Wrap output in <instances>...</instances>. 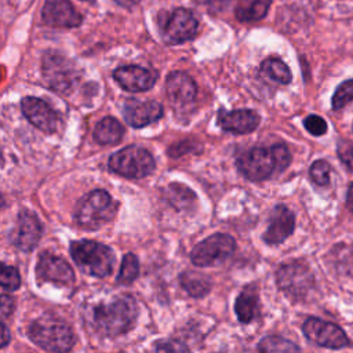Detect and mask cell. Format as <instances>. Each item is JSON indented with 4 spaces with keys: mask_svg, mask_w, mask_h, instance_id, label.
<instances>
[{
    "mask_svg": "<svg viewBox=\"0 0 353 353\" xmlns=\"http://www.w3.org/2000/svg\"><path fill=\"white\" fill-rule=\"evenodd\" d=\"M181 285L188 291L189 295L200 298L208 294L211 290V281L205 274L196 272H183L179 277Z\"/></svg>",
    "mask_w": 353,
    "mask_h": 353,
    "instance_id": "25",
    "label": "cell"
},
{
    "mask_svg": "<svg viewBox=\"0 0 353 353\" xmlns=\"http://www.w3.org/2000/svg\"><path fill=\"white\" fill-rule=\"evenodd\" d=\"M330 174H331L330 164L324 160H316L309 170L310 179L317 186H327L330 183Z\"/></svg>",
    "mask_w": 353,
    "mask_h": 353,
    "instance_id": "30",
    "label": "cell"
},
{
    "mask_svg": "<svg viewBox=\"0 0 353 353\" xmlns=\"http://www.w3.org/2000/svg\"><path fill=\"white\" fill-rule=\"evenodd\" d=\"M290 163L288 148L277 143L270 148L258 146L245 150L237 159V168L250 181H263L284 171Z\"/></svg>",
    "mask_w": 353,
    "mask_h": 353,
    "instance_id": "1",
    "label": "cell"
},
{
    "mask_svg": "<svg viewBox=\"0 0 353 353\" xmlns=\"http://www.w3.org/2000/svg\"><path fill=\"white\" fill-rule=\"evenodd\" d=\"M236 248L234 239L225 233H215L194 245L190 259L197 266H215L226 261Z\"/></svg>",
    "mask_w": 353,
    "mask_h": 353,
    "instance_id": "10",
    "label": "cell"
},
{
    "mask_svg": "<svg viewBox=\"0 0 353 353\" xmlns=\"http://www.w3.org/2000/svg\"><path fill=\"white\" fill-rule=\"evenodd\" d=\"M159 29L167 44H181L197 34L199 22L192 11L176 8L159 17Z\"/></svg>",
    "mask_w": 353,
    "mask_h": 353,
    "instance_id": "8",
    "label": "cell"
},
{
    "mask_svg": "<svg viewBox=\"0 0 353 353\" xmlns=\"http://www.w3.org/2000/svg\"><path fill=\"white\" fill-rule=\"evenodd\" d=\"M117 211V203L102 189H95L80 199L74 211V221L84 229H98L110 222Z\"/></svg>",
    "mask_w": 353,
    "mask_h": 353,
    "instance_id": "3",
    "label": "cell"
},
{
    "mask_svg": "<svg viewBox=\"0 0 353 353\" xmlns=\"http://www.w3.org/2000/svg\"><path fill=\"white\" fill-rule=\"evenodd\" d=\"M29 338L47 352H68L74 345L72 328L62 320L41 317L33 321L28 330Z\"/></svg>",
    "mask_w": 353,
    "mask_h": 353,
    "instance_id": "5",
    "label": "cell"
},
{
    "mask_svg": "<svg viewBox=\"0 0 353 353\" xmlns=\"http://www.w3.org/2000/svg\"><path fill=\"white\" fill-rule=\"evenodd\" d=\"M295 229V215L285 205H276L270 215V222L263 233V241L273 245L283 243Z\"/></svg>",
    "mask_w": 353,
    "mask_h": 353,
    "instance_id": "17",
    "label": "cell"
},
{
    "mask_svg": "<svg viewBox=\"0 0 353 353\" xmlns=\"http://www.w3.org/2000/svg\"><path fill=\"white\" fill-rule=\"evenodd\" d=\"M302 331L312 343L321 347L341 349L349 345V338L339 325L317 317H309L303 323Z\"/></svg>",
    "mask_w": 353,
    "mask_h": 353,
    "instance_id": "11",
    "label": "cell"
},
{
    "mask_svg": "<svg viewBox=\"0 0 353 353\" xmlns=\"http://www.w3.org/2000/svg\"><path fill=\"white\" fill-rule=\"evenodd\" d=\"M261 72L265 76H268L270 80L277 81L280 84H288L292 79V74L288 66L277 58H269L263 61L261 65Z\"/></svg>",
    "mask_w": 353,
    "mask_h": 353,
    "instance_id": "26",
    "label": "cell"
},
{
    "mask_svg": "<svg viewBox=\"0 0 353 353\" xmlns=\"http://www.w3.org/2000/svg\"><path fill=\"white\" fill-rule=\"evenodd\" d=\"M70 255L77 266L95 277H105L112 273L114 265L113 251L94 240H77L70 244Z\"/></svg>",
    "mask_w": 353,
    "mask_h": 353,
    "instance_id": "4",
    "label": "cell"
},
{
    "mask_svg": "<svg viewBox=\"0 0 353 353\" xmlns=\"http://www.w3.org/2000/svg\"><path fill=\"white\" fill-rule=\"evenodd\" d=\"M346 207L353 212V182L349 185L347 188V193H346Z\"/></svg>",
    "mask_w": 353,
    "mask_h": 353,
    "instance_id": "36",
    "label": "cell"
},
{
    "mask_svg": "<svg viewBox=\"0 0 353 353\" xmlns=\"http://www.w3.org/2000/svg\"><path fill=\"white\" fill-rule=\"evenodd\" d=\"M216 119L223 131L233 134H248L254 131L261 121L259 114L251 109H236L232 112L219 109Z\"/></svg>",
    "mask_w": 353,
    "mask_h": 353,
    "instance_id": "18",
    "label": "cell"
},
{
    "mask_svg": "<svg viewBox=\"0 0 353 353\" xmlns=\"http://www.w3.org/2000/svg\"><path fill=\"white\" fill-rule=\"evenodd\" d=\"M21 285V277L14 266H1V287L8 291H15Z\"/></svg>",
    "mask_w": 353,
    "mask_h": 353,
    "instance_id": "31",
    "label": "cell"
},
{
    "mask_svg": "<svg viewBox=\"0 0 353 353\" xmlns=\"http://www.w3.org/2000/svg\"><path fill=\"white\" fill-rule=\"evenodd\" d=\"M165 92L168 99L178 105H188L197 94V87L193 79L185 72H171L165 80Z\"/></svg>",
    "mask_w": 353,
    "mask_h": 353,
    "instance_id": "20",
    "label": "cell"
},
{
    "mask_svg": "<svg viewBox=\"0 0 353 353\" xmlns=\"http://www.w3.org/2000/svg\"><path fill=\"white\" fill-rule=\"evenodd\" d=\"M138 317V305L131 295H123L110 303L94 309L92 324L105 336H117L130 331Z\"/></svg>",
    "mask_w": 353,
    "mask_h": 353,
    "instance_id": "2",
    "label": "cell"
},
{
    "mask_svg": "<svg viewBox=\"0 0 353 353\" xmlns=\"http://www.w3.org/2000/svg\"><path fill=\"white\" fill-rule=\"evenodd\" d=\"M336 152H338V156H339L341 161H342L350 171H353V142L341 141V143H338Z\"/></svg>",
    "mask_w": 353,
    "mask_h": 353,
    "instance_id": "33",
    "label": "cell"
},
{
    "mask_svg": "<svg viewBox=\"0 0 353 353\" xmlns=\"http://www.w3.org/2000/svg\"><path fill=\"white\" fill-rule=\"evenodd\" d=\"M352 101H353V79L346 80L338 85V88L332 95L331 105L334 110H341Z\"/></svg>",
    "mask_w": 353,
    "mask_h": 353,
    "instance_id": "29",
    "label": "cell"
},
{
    "mask_svg": "<svg viewBox=\"0 0 353 353\" xmlns=\"http://www.w3.org/2000/svg\"><path fill=\"white\" fill-rule=\"evenodd\" d=\"M84 1H87V0H84Z\"/></svg>",
    "mask_w": 353,
    "mask_h": 353,
    "instance_id": "39",
    "label": "cell"
},
{
    "mask_svg": "<svg viewBox=\"0 0 353 353\" xmlns=\"http://www.w3.org/2000/svg\"><path fill=\"white\" fill-rule=\"evenodd\" d=\"M109 170L125 178H143L154 170V159L150 152L137 146H125L113 153L108 161Z\"/></svg>",
    "mask_w": 353,
    "mask_h": 353,
    "instance_id": "7",
    "label": "cell"
},
{
    "mask_svg": "<svg viewBox=\"0 0 353 353\" xmlns=\"http://www.w3.org/2000/svg\"><path fill=\"white\" fill-rule=\"evenodd\" d=\"M41 72L47 87L61 94L70 92L79 80L74 63L57 51H47L43 55Z\"/></svg>",
    "mask_w": 353,
    "mask_h": 353,
    "instance_id": "6",
    "label": "cell"
},
{
    "mask_svg": "<svg viewBox=\"0 0 353 353\" xmlns=\"http://www.w3.org/2000/svg\"><path fill=\"white\" fill-rule=\"evenodd\" d=\"M276 281L280 290L294 299H303L314 287V277L307 265L302 262H290L279 268Z\"/></svg>",
    "mask_w": 353,
    "mask_h": 353,
    "instance_id": "9",
    "label": "cell"
},
{
    "mask_svg": "<svg viewBox=\"0 0 353 353\" xmlns=\"http://www.w3.org/2000/svg\"><path fill=\"white\" fill-rule=\"evenodd\" d=\"M258 350H261V352H298L299 346L291 341L281 338V336L270 335V336L263 338L259 342Z\"/></svg>",
    "mask_w": 353,
    "mask_h": 353,
    "instance_id": "28",
    "label": "cell"
},
{
    "mask_svg": "<svg viewBox=\"0 0 353 353\" xmlns=\"http://www.w3.org/2000/svg\"><path fill=\"white\" fill-rule=\"evenodd\" d=\"M303 125L305 128L307 130V132H310L312 135H316V137H320V135H324L327 132V121L317 116V114H310L307 116L305 120H303Z\"/></svg>",
    "mask_w": 353,
    "mask_h": 353,
    "instance_id": "32",
    "label": "cell"
},
{
    "mask_svg": "<svg viewBox=\"0 0 353 353\" xmlns=\"http://www.w3.org/2000/svg\"><path fill=\"white\" fill-rule=\"evenodd\" d=\"M124 134L123 125L114 117H103L94 130V139L101 145H116Z\"/></svg>",
    "mask_w": 353,
    "mask_h": 353,
    "instance_id": "22",
    "label": "cell"
},
{
    "mask_svg": "<svg viewBox=\"0 0 353 353\" xmlns=\"http://www.w3.org/2000/svg\"><path fill=\"white\" fill-rule=\"evenodd\" d=\"M36 274L40 281H51L61 285H69L74 280L72 266L61 256L50 252H41L36 266Z\"/></svg>",
    "mask_w": 353,
    "mask_h": 353,
    "instance_id": "13",
    "label": "cell"
},
{
    "mask_svg": "<svg viewBox=\"0 0 353 353\" xmlns=\"http://www.w3.org/2000/svg\"><path fill=\"white\" fill-rule=\"evenodd\" d=\"M41 18L46 25L55 28H76L81 23V15L69 0H47Z\"/></svg>",
    "mask_w": 353,
    "mask_h": 353,
    "instance_id": "16",
    "label": "cell"
},
{
    "mask_svg": "<svg viewBox=\"0 0 353 353\" xmlns=\"http://www.w3.org/2000/svg\"><path fill=\"white\" fill-rule=\"evenodd\" d=\"M197 150H199V145L196 142H190V141H182V142H178L168 148V153L172 157H179V156L185 154L186 152L190 153V152H197Z\"/></svg>",
    "mask_w": 353,
    "mask_h": 353,
    "instance_id": "34",
    "label": "cell"
},
{
    "mask_svg": "<svg viewBox=\"0 0 353 353\" xmlns=\"http://www.w3.org/2000/svg\"><path fill=\"white\" fill-rule=\"evenodd\" d=\"M8 341H10V332H8L7 325L3 323L1 324V346L6 347L8 345Z\"/></svg>",
    "mask_w": 353,
    "mask_h": 353,
    "instance_id": "37",
    "label": "cell"
},
{
    "mask_svg": "<svg viewBox=\"0 0 353 353\" xmlns=\"http://www.w3.org/2000/svg\"><path fill=\"white\" fill-rule=\"evenodd\" d=\"M167 201L176 210H188L196 201L194 192L182 183H170L165 190Z\"/></svg>",
    "mask_w": 353,
    "mask_h": 353,
    "instance_id": "24",
    "label": "cell"
},
{
    "mask_svg": "<svg viewBox=\"0 0 353 353\" xmlns=\"http://www.w3.org/2000/svg\"><path fill=\"white\" fill-rule=\"evenodd\" d=\"M138 273H139L138 258L132 252L125 254L121 261L117 281L121 284H131L138 277Z\"/></svg>",
    "mask_w": 353,
    "mask_h": 353,
    "instance_id": "27",
    "label": "cell"
},
{
    "mask_svg": "<svg viewBox=\"0 0 353 353\" xmlns=\"http://www.w3.org/2000/svg\"><path fill=\"white\" fill-rule=\"evenodd\" d=\"M123 116L130 125L141 128L157 121L163 116V106L152 99L139 101L130 98L123 105Z\"/></svg>",
    "mask_w": 353,
    "mask_h": 353,
    "instance_id": "14",
    "label": "cell"
},
{
    "mask_svg": "<svg viewBox=\"0 0 353 353\" xmlns=\"http://www.w3.org/2000/svg\"><path fill=\"white\" fill-rule=\"evenodd\" d=\"M119 6H123V7H131V6H135L139 0H114Z\"/></svg>",
    "mask_w": 353,
    "mask_h": 353,
    "instance_id": "38",
    "label": "cell"
},
{
    "mask_svg": "<svg viewBox=\"0 0 353 353\" xmlns=\"http://www.w3.org/2000/svg\"><path fill=\"white\" fill-rule=\"evenodd\" d=\"M234 312L241 323L252 321L259 312V296L255 285H247L237 296Z\"/></svg>",
    "mask_w": 353,
    "mask_h": 353,
    "instance_id": "21",
    "label": "cell"
},
{
    "mask_svg": "<svg viewBox=\"0 0 353 353\" xmlns=\"http://www.w3.org/2000/svg\"><path fill=\"white\" fill-rule=\"evenodd\" d=\"M113 77L121 85V88L130 92L146 91L152 88L156 81V76L150 70L137 65L117 68L113 72Z\"/></svg>",
    "mask_w": 353,
    "mask_h": 353,
    "instance_id": "19",
    "label": "cell"
},
{
    "mask_svg": "<svg viewBox=\"0 0 353 353\" xmlns=\"http://www.w3.org/2000/svg\"><path fill=\"white\" fill-rule=\"evenodd\" d=\"M272 0H239L234 14L241 22H254L262 19L270 7Z\"/></svg>",
    "mask_w": 353,
    "mask_h": 353,
    "instance_id": "23",
    "label": "cell"
},
{
    "mask_svg": "<svg viewBox=\"0 0 353 353\" xmlns=\"http://www.w3.org/2000/svg\"><path fill=\"white\" fill-rule=\"evenodd\" d=\"M21 109L26 120L46 134H52L58 130L59 114L50 106L48 102L36 97H25L21 101Z\"/></svg>",
    "mask_w": 353,
    "mask_h": 353,
    "instance_id": "12",
    "label": "cell"
},
{
    "mask_svg": "<svg viewBox=\"0 0 353 353\" xmlns=\"http://www.w3.org/2000/svg\"><path fill=\"white\" fill-rule=\"evenodd\" d=\"M14 307H15V302H14L12 296L3 294L1 295V317L6 319V317L11 316L14 312Z\"/></svg>",
    "mask_w": 353,
    "mask_h": 353,
    "instance_id": "35",
    "label": "cell"
},
{
    "mask_svg": "<svg viewBox=\"0 0 353 353\" xmlns=\"http://www.w3.org/2000/svg\"><path fill=\"white\" fill-rule=\"evenodd\" d=\"M43 233V225L37 215L29 210H22L18 215L14 233V244L25 252H30L39 243Z\"/></svg>",
    "mask_w": 353,
    "mask_h": 353,
    "instance_id": "15",
    "label": "cell"
}]
</instances>
